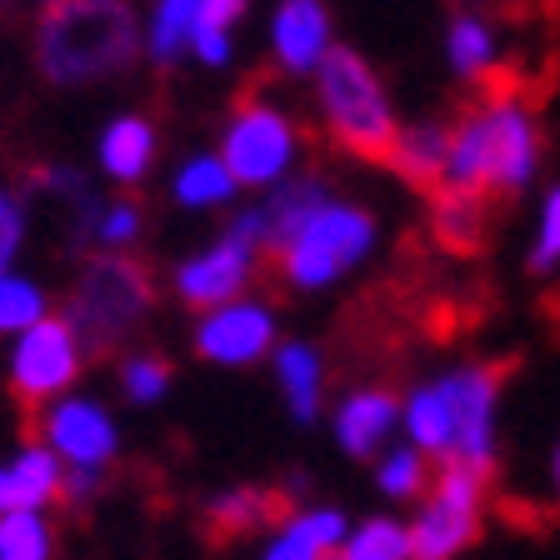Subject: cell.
Returning a JSON list of instances; mask_svg holds the SVG:
<instances>
[{"label":"cell","instance_id":"obj_33","mask_svg":"<svg viewBox=\"0 0 560 560\" xmlns=\"http://www.w3.org/2000/svg\"><path fill=\"white\" fill-rule=\"evenodd\" d=\"M25 196H40V200H50V206H60V210H75L85 206V200L95 196V186H91V171L85 165H75V161H46L40 171H31V190Z\"/></svg>","mask_w":560,"mask_h":560},{"label":"cell","instance_id":"obj_34","mask_svg":"<svg viewBox=\"0 0 560 560\" xmlns=\"http://www.w3.org/2000/svg\"><path fill=\"white\" fill-rule=\"evenodd\" d=\"M31 245V196L0 186V270H15Z\"/></svg>","mask_w":560,"mask_h":560},{"label":"cell","instance_id":"obj_22","mask_svg":"<svg viewBox=\"0 0 560 560\" xmlns=\"http://www.w3.org/2000/svg\"><path fill=\"white\" fill-rule=\"evenodd\" d=\"M70 235L85 250H136L145 241V206L136 196H126V190L91 196L70 215Z\"/></svg>","mask_w":560,"mask_h":560},{"label":"cell","instance_id":"obj_23","mask_svg":"<svg viewBox=\"0 0 560 560\" xmlns=\"http://www.w3.org/2000/svg\"><path fill=\"white\" fill-rule=\"evenodd\" d=\"M256 0H200V15L190 25V46H186V60L206 70H231L235 66V50H241V25L250 15Z\"/></svg>","mask_w":560,"mask_h":560},{"label":"cell","instance_id":"obj_9","mask_svg":"<svg viewBox=\"0 0 560 560\" xmlns=\"http://www.w3.org/2000/svg\"><path fill=\"white\" fill-rule=\"evenodd\" d=\"M85 365H91V350H85L81 330L60 315V305L46 320H35L31 330L5 340V385L25 410H40L70 390H81Z\"/></svg>","mask_w":560,"mask_h":560},{"label":"cell","instance_id":"obj_24","mask_svg":"<svg viewBox=\"0 0 560 560\" xmlns=\"http://www.w3.org/2000/svg\"><path fill=\"white\" fill-rule=\"evenodd\" d=\"M365 466H371L375 495H381L385 505H400V511L416 505L420 495H425V486L435 480V460L425 451H416L410 441H400V435L385 445V451H375Z\"/></svg>","mask_w":560,"mask_h":560},{"label":"cell","instance_id":"obj_3","mask_svg":"<svg viewBox=\"0 0 560 560\" xmlns=\"http://www.w3.org/2000/svg\"><path fill=\"white\" fill-rule=\"evenodd\" d=\"M31 60L56 91H95L145 60L130 0H50L35 15Z\"/></svg>","mask_w":560,"mask_h":560},{"label":"cell","instance_id":"obj_19","mask_svg":"<svg viewBox=\"0 0 560 560\" xmlns=\"http://www.w3.org/2000/svg\"><path fill=\"white\" fill-rule=\"evenodd\" d=\"M441 56L455 81H466V85L495 81V70H501V60H505L501 25L490 21V15L470 11V5H455L451 21H445V35H441Z\"/></svg>","mask_w":560,"mask_h":560},{"label":"cell","instance_id":"obj_11","mask_svg":"<svg viewBox=\"0 0 560 560\" xmlns=\"http://www.w3.org/2000/svg\"><path fill=\"white\" fill-rule=\"evenodd\" d=\"M280 346V311L276 301L245 291L225 305H210L190 320V350L196 361L215 365V371H250L266 365L270 350Z\"/></svg>","mask_w":560,"mask_h":560},{"label":"cell","instance_id":"obj_38","mask_svg":"<svg viewBox=\"0 0 560 560\" xmlns=\"http://www.w3.org/2000/svg\"><path fill=\"white\" fill-rule=\"evenodd\" d=\"M40 5H50V0H40Z\"/></svg>","mask_w":560,"mask_h":560},{"label":"cell","instance_id":"obj_15","mask_svg":"<svg viewBox=\"0 0 560 560\" xmlns=\"http://www.w3.org/2000/svg\"><path fill=\"white\" fill-rule=\"evenodd\" d=\"M346 530H350V515L330 501L285 505V511L260 530L256 560H336Z\"/></svg>","mask_w":560,"mask_h":560},{"label":"cell","instance_id":"obj_36","mask_svg":"<svg viewBox=\"0 0 560 560\" xmlns=\"http://www.w3.org/2000/svg\"><path fill=\"white\" fill-rule=\"evenodd\" d=\"M546 486H550V501L560 505V441L550 445V466H546Z\"/></svg>","mask_w":560,"mask_h":560},{"label":"cell","instance_id":"obj_14","mask_svg":"<svg viewBox=\"0 0 560 560\" xmlns=\"http://www.w3.org/2000/svg\"><path fill=\"white\" fill-rule=\"evenodd\" d=\"M400 435V390L390 385H350L330 400V441L346 460H371Z\"/></svg>","mask_w":560,"mask_h":560},{"label":"cell","instance_id":"obj_7","mask_svg":"<svg viewBox=\"0 0 560 560\" xmlns=\"http://www.w3.org/2000/svg\"><path fill=\"white\" fill-rule=\"evenodd\" d=\"M215 155L231 165L241 196H266L305 171V120L276 95H241L221 120Z\"/></svg>","mask_w":560,"mask_h":560},{"label":"cell","instance_id":"obj_2","mask_svg":"<svg viewBox=\"0 0 560 560\" xmlns=\"http://www.w3.org/2000/svg\"><path fill=\"white\" fill-rule=\"evenodd\" d=\"M540 165H546V130H540L536 105L521 91L501 85L451 120L441 186L480 200H511L536 186Z\"/></svg>","mask_w":560,"mask_h":560},{"label":"cell","instance_id":"obj_16","mask_svg":"<svg viewBox=\"0 0 560 560\" xmlns=\"http://www.w3.org/2000/svg\"><path fill=\"white\" fill-rule=\"evenodd\" d=\"M161 161V130L145 110H116L95 136V175L110 190H136L155 175Z\"/></svg>","mask_w":560,"mask_h":560},{"label":"cell","instance_id":"obj_6","mask_svg":"<svg viewBox=\"0 0 560 560\" xmlns=\"http://www.w3.org/2000/svg\"><path fill=\"white\" fill-rule=\"evenodd\" d=\"M305 85H311L315 126L326 130L336 151L355 161H385L400 130V110L375 60H365L355 46H336Z\"/></svg>","mask_w":560,"mask_h":560},{"label":"cell","instance_id":"obj_21","mask_svg":"<svg viewBox=\"0 0 560 560\" xmlns=\"http://www.w3.org/2000/svg\"><path fill=\"white\" fill-rule=\"evenodd\" d=\"M165 190H171V206L186 210V215H215V210L241 206V186H235L231 165L215 155V145L180 155V161L171 165Z\"/></svg>","mask_w":560,"mask_h":560},{"label":"cell","instance_id":"obj_20","mask_svg":"<svg viewBox=\"0 0 560 560\" xmlns=\"http://www.w3.org/2000/svg\"><path fill=\"white\" fill-rule=\"evenodd\" d=\"M445 151H451V120L420 116V120H400L390 151H385V171L406 180L410 190H425L431 196L445 180Z\"/></svg>","mask_w":560,"mask_h":560},{"label":"cell","instance_id":"obj_30","mask_svg":"<svg viewBox=\"0 0 560 560\" xmlns=\"http://www.w3.org/2000/svg\"><path fill=\"white\" fill-rule=\"evenodd\" d=\"M171 390H175V371L165 355H155V350H120L116 355V396L126 406L151 410Z\"/></svg>","mask_w":560,"mask_h":560},{"label":"cell","instance_id":"obj_26","mask_svg":"<svg viewBox=\"0 0 560 560\" xmlns=\"http://www.w3.org/2000/svg\"><path fill=\"white\" fill-rule=\"evenodd\" d=\"M196 15L200 0H145V11H140V50H145V60L161 70L180 66Z\"/></svg>","mask_w":560,"mask_h":560},{"label":"cell","instance_id":"obj_17","mask_svg":"<svg viewBox=\"0 0 560 560\" xmlns=\"http://www.w3.org/2000/svg\"><path fill=\"white\" fill-rule=\"evenodd\" d=\"M270 381H276V396L285 406V416L295 425H315L326 420V400H330V365H326V350L315 340L301 336H285L276 350H270Z\"/></svg>","mask_w":560,"mask_h":560},{"label":"cell","instance_id":"obj_28","mask_svg":"<svg viewBox=\"0 0 560 560\" xmlns=\"http://www.w3.org/2000/svg\"><path fill=\"white\" fill-rule=\"evenodd\" d=\"M336 560H416L410 550V525L396 511H375L365 521H350Z\"/></svg>","mask_w":560,"mask_h":560},{"label":"cell","instance_id":"obj_29","mask_svg":"<svg viewBox=\"0 0 560 560\" xmlns=\"http://www.w3.org/2000/svg\"><path fill=\"white\" fill-rule=\"evenodd\" d=\"M50 311H56V295L46 291V280H35L25 266L0 270V346L31 330L35 320H46Z\"/></svg>","mask_w":560,"mask_h":560},{"label":"cell","instance_id":"obj_18","mask_svg":"<svg viewBox=\"0 0 560 560\" xmlns=\"http://www.w3.org/2000/svg\"><path fill=\"white\" fill-rule=\"evenodd\" d=\"M60 486H66V466L35 435L15 445L11 455H0V515L56 511Z\"/></svg>","mask_w":560,"mask_h":560},{"label":"cell","instance_id":"obj_31","mask_svg":"<svg viewBox=\"0 0 560 560\" xmlns=\"http://www.w3.org/2000/svg\"><path fill=\"white\" fill-rule=\"evenodd\" d=\"M0 560H60L56 511L0 515Z\"/></svg>","mask_w":560,"mask_h":560},{"label":"cell","instance_id":"obj_27","mask_svg":"<svg viewBox=\"0 0 560 560\" xmlns=\"http://www.w3.org/2000/svg\"><path fill=\"white\" fill-rule=\"evenodd\" d=\"M280 515V495L266 486H225L206 501V525L215 536H256Z\"/></svg>","mask_w":560,"mask_h":560},{"label":"cell","instance_id":"obj_32","mask_svg":"<svg viewBox=\"0 0 560 560\" xmlns=\"http://www.w3.org/2000/svg\"><path fill=\"white\" fill-rule=\"evenodd\" d=\"M525 270L536 280L560 276V180L540 190L536 200V231H530V245H525Z\"/></svg>","mask_w":560,"mask_h":560},{"label":"cell","instance_id":"obj_35","mask_svg":"<svg viewBox=\"0 0 560 560\" xmlns=\"http://www.w3.org/2000/svg\"><path fill=\"white\" fill-rule=\"evenodd\" d=\"M105 470H66V486H60V505H75V511H81V505H91L95 495H101L105 490Z\"/></svg>","mask_w":560,"mask_h":560},{"label":"cell","instance_id":"obj_25","mask_svg":"<svg viewBox=\"0 0 560 560\" xmlns=\"http://www.w3.org/2000/svg\"><path fill=\"white\" fill-rule=\"evenodd\" d=\"M490 231V200L466 196V190H431V235L451 256H470L486 245Z\"/></svg>","mask_w":560,"mask_h":560},{"label":"cell","instance_id":"obj_37","mask_svg":"<svg viewBox=\"0 0 560 560\" xmlns=\"http://www.w3.org/2000/svg\"><path fill=\"white\" fill-rule=\"evenodd\" d=\"M451 5H466V0H451Z\"/></svg>","mask_w":560,"mask_h":560},{"label":"cell","instance_id":"obj_13","mask_svg":"<svg viewBox=\"0 0 560 560\" xmlns=\"http://www.w3.org/2000/svg\"><path fill=\"white\" fill-rule=\"evenodd\" d=\"M336 46L340 40L330 0H270L266 56L280 81H311Z\"/></svg>","mask_w":560,"mask_h":560},{"label":"cell","instance_id":"obj_12","mask_svg":"<svg viewBox=\"0 0 560 560\" xmlns=\"http://www.w3.org/2000/svg\"><path fill=\"white\" fill-rule=\"evenodd\" d=\"M260 266H266V256H260L256 245H245V241H235L231 231H221L175 260L165 285H171V295L186 305L190 315H200V311H210V305H225V301H235V295L256 291Z\"/></svg>","mask_w":560,"mask_h":560},{"label":"cell","instance_id":"obj_8","mask_svg":"<svg viewBox=\"0 0 560 560\" xmlns=\"http://www.w3.org/2000/svg\"><path fill=\"white\" fill-rule=\"evenodd\" d=\"M490 476L466 466H435V480L410 505V550L416 560H460L486 530Z\"/></svg>","mask_w":560,"mask_h":560},{"label":"cell","instance_id":"obj_1","mask_svg":"<svg viewBox=\"0 0 560 560\" xmlns=\"http://www.w3.org/2000/svg\"><path fill=\"white\" fill-rule=\"evenodd\" d=\"M501 396L505 375L490 361H455L400 390V441L435 466L495 476L501 466Z\"/></svg>","mask_w":560,"mask_h":560},{"label":"cell","instance_id":"obj_5","mask_svg":"<svg viewBox=\"0 0 560 560\" xmlns=\"http://www.w3.org/2000/svg\"><path fill=\"white\" fill-rule=\"evenodd\" d=\"M155 301H161L155 270L136 250H91L75 266L60 315L81 330L95 361V355H120L155 315Z\"/></svg>","mask_w":560,"mask_h":560},{"label":"cell","instance_id":"obj_4","mask_svg":"<svg viewBox=\"0 0 560 560\" xmlns=\"http://www.w3.org/2000/svg\"><path fill=\"white\" fill-rule=\"evenodd\" d=\"M375 250H381V215L361 200L326 190L276 235V245L266 250V266L276 270L285 291L326 295L346 285L361 266H371Z\"/></svg>","mask_w":560,"mask_h":560},{"label":"cell","instance_id":"obj_10","mask_svg":"<svg viewBox=\"0 0 560 560\" xmlns=\"http://www.w3.org/2000/svg\"><path fill=\"white\" fill-rule=\"evenodd\" d=\"M31 435L46 445L66 470H105V476H110L120 451H126L116 406L101 400L95 390H70V396L31 410Z\"/></svg>","mask_w":560,"mask_h":560}]
</instances>
